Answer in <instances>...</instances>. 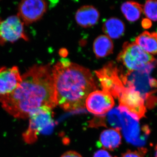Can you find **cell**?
<instances>
[{
    "label": "cell",
    "mask_w": 157,
    "mask_h": 157,
    "mask_svg": "<svg viewBox=\"0 0 157 157\" xmlns=\"http://www.w3.org/2000/svg\"><path fill=\"white\" fill-rule=\"evenodd\" d=\"M47 7V3L44 1H21L18 6L17 16L24 24H30L40 19L45 14Z\"/></svg>",
    "instance_id": "30bf717a"
},
{
    "label": "cell",
    "mask_w": 157,
    "mask_h": 157,
    "mask_svg": "<svg viewBox=\"0 0 157 157\" xmlns=\"http://www.w3.org/2000/svg\"><path fill=\"white\" fill-rule=\"evenodd\" d=\"M121 10L128 21L134 22L140 17L143 8L139 3L134 2H127L122 5Z\"/></svg>",
    "instance_id": "ac0fdd59"
},
{
    "label": "cell",
    "mask_w": 157,
    "mask_h": 157,
    "mask_svg": "<svg viewBox=\"0 0 157 157\" xmlns=\"http://www.w3.org/2000/svg\"><path fill=\"white\" fill-rule=\"evenodd\" d=\"M20 39L28 40L20 18L17 15H13L3 20L0 19V44L14 42Z\"/></svg>",
    "instance_id": "ba28073f"
},
{
    "label": "cell",
    "mask_w": 157,
    "mask_h": 157,
    "mask_svg": "<svg viewBox=\"0 0 157 157\" xmlns=\"http://www.w3.org/2000/svg\"><path fill=\"white\" fill-rule=\"evenodd\" d=\"M143 11L149 19L157 21V1H148L144 6Z\"/></svg>",
    "instance_id": "d6986e66"
},
{
    "label": "cell",
    "mask_w": 157,
    "mask_h": 157,
    "mask_svg": "<svg viewBox=\"0 0 157 157\" xmlns=\"http://www.w3.org/2000/svg\"><path fill=\"white\" fill-rule=\"evenodd\" d=\"M117 60L129 71L144 70L150 63L156 61L151 54L145 52L135 42H125Z\"/></svg>",
    "instance_id": "5b68a950"
},
{
    "label": "cell",
    "mask_w": 157,
    "mask_h": 157,
    "mask_svg": "<svg viewBox=\"0 0 157 157\" xmlns=\"http://www.w3.org/2000/svg\"><path fill=\"white\" fill-rule=\"evenodd\" d=\"M145 153L146 150L144 148H140L138 150L134 151L131 150L127 151L124 153L122 154L120 157H144Z\"/></svg>",
    "instance_id": "ffe728a7"
},
{
    "label": "cell",
    "mask_w": 157,
    "mask_h": 157,
    "mask_svg": "<svg viewBox=\"0 0 157 157\" xmlns=\"http://www.w3.org/2000/svg\"><path fill=\"white\" fill-rule=\"evenodd\" d=\"M52 108L42 107L30 116L29 124L27 130L23 134L26 143H35L41 133L49 132L54 126L53 113Z\"/></svg>",
    "instance_id": "277c9868"
},
{
    "label": "cell",
    "mask_w": 157,
    "mask_h": 157,
    "mask_svg": "<svg viewBox=\"0 0 157 157\" xmlns=\"http://www.w3.org/2000/svg\"><path fill=\"white\" fill-rule=\"evenodd\" d=\"M52 74L57 105L66 110L85 107L87 96L96 89L89 70L63 59L52 68Z\"/></svg>",
    "instance_id": "7a4b0ae2"
},
{
    "label": "cell",
    "mask_w": 157,
    "mask_h": 157,
    "mask_svg": "<svg viewBox=\"0 0 157 157\" xmlns=\"http://www.w3.org/2000/svg\"><path fill=\"white\" fill-rule=\"evenodd\" d=\"M103 30L110 39H117L123 35L125 25L121 20L116 17H112L104 23Z\"/></svg>",
    "instance_id": "e0dca14e"
},
{
    "label": "cell",
    "mask_w": 157,
    "mask_h": 157,
    "mask_svg": "<svg viewBox=\"0 0 157 157\" xmlns=\"http://www.w3.org/2000/svg\"><path fill=\"white\" fill-rule=\"evenodd\" d=\"M100 14L92 6H82L76 12L75 18L77 24L83 28L95 25L99 20Z\"/></svg>",
    "instance_id": "4fadbf2b"
},
{
    "label": "cell",
    "mask_w": 157,
    "mask_h": 157,
    "mask_svg": "<svg viewBox=\"0 0 157 157\" xmlns=\"http://www.w3.org/2000/svg\"><path fill=\"white\" fill-rule=\"evenodd\" d=\"M94 157H113L105 150L101 149L96 152Z\"/></svg>",
    "instance_id": "44dd1931"
},
{
    "label": "cell",
    "mask_w": 157,
    "mask_h": 157,
    "mask_svg": "<svg viewBox=\"0 0 157 157\" xmlns=\"http://www.w3.org/2000/svg\"><path fill=\"white\" fill-rule=\"evenodd\" d=\"M121 135L119 130L110 128L101 132L98 146L109 150H113L120 146L121 143Z\"/></svg>",
    "instance_id": "5bb4252c"
},
{
    "label": "cell",
    "mask_w": 157,
    "mask_h": 157,
    "mask_svg": "<svg viewBox=\"0 0 157 157\" xmlns=\"http://www.w3.org/2000/svg\"><path fill=\"white\" fill-rule=\"evenodd\" d=\"M118 100L120 106L124 107L139 120L145 116L146 112L145 101L140 94L134 90L125 87Z\"/></svg>",
    "instance_id": "8fae6325"
},
{
    "label": "cell",
    "mask_w": 157,
    "mask_h": 157,
    "mask_svg": "<svg viewBox=\"0 0 157 157\" xmlns=\"http://www.w3.org/2000/svg\"><path fill=\"white\" fill-rule=\"evenodd\" d=\"M103 91L118 99L124 90L121 79L120 70L113 63H109L101 70L96 71Z\"/></svg>",
    "instance_id": "8992f818"
},
{
    "label": "cell",
    "mask_w": 157,
    "mask_h": 157,
    "mask_svg": "<svg viewBox=\"0 0 157 157\" xmlns=\"http://www.w3.org/2000/svg\"><path fill=\"white\" fill-rule=\"evenodd\" d=\"M155 157H157V144L156 146L155 155Z\"/></svg>",
    "instance_id": "cb8c5ba5"
},
{
    "label": "cell",
    "mask_w": 157,
    "mask_h": 157,
    "mask_svg": "<svg viewBox=\"0 0 157 157\" xmlns=\"http://www.w3.org/2000/svg\"><path fill=\"white\" fill-rule=\"evenodd\" d=\"M114 105L112 96L103 90L94 91L90 93L85 101V107L87 110L96 115L106 114Z\"/></svg>",
    "instance_id": "9c48e42d"
},
{
    "label": "cell",
    "mask_w": 157,
    "mask_h": 157,
    "mask_svg": "<svg viewBox=\"0 0 157 157\" xmlns=\"http://www.w3.org/2000/svg\"><path fill=\"white\" fill-rule=\"evenodd\" d=\"M21 81L17 67L0 68V97L11 94L19 87Z\"/></svg>",
    "instance_id": "7c38bea8"
},
{
    "label": "cell",
    "mask_w": 157,
    "mask_h": 157,
    "mask_svg": "<svg viewBox=\"0 0 157 157\" xmlns=\"http://www.w3.org/2000/svg\"><path fill=\"white\" fill-rule=\"evenodd\" d=\"M21 77L19 87L10 94L0 97L2 106L9 114L26 118L41 107H56L52 69L49 65H35Z\"/></svg>",
    "instance_id": "6da1fadb"
},
{
    "label": "cell",
    "mask_w": 157,
    "mask_h": 157,
    "mask_svg": "<svg viewBox=\"0 0 157 157\" xmlns=\"http://www.w3.org/2000/svg\"><path fill=\"white\" fill-rule=\"evenodd\" d=\"M121 112V129L127 141L135 145L142 143L143 136L141 133L147 134L149 132H141L139 119L124 107H119Z\"/></svg>",
    "instance_id": "52a82bcc"
},
{
    "label": "cell",
    "mask_w": 157,
    "mask_h": 157,
    "mask_svg": "<svg viewBox=\"0 0 157 157\" xmlns=\"http://www.w3.org/2000/svg\"><path fill=\"white\" fill-rule=\"evenodd\" d=\"M135 43L147 53L157 54V33L144 32L135 39Z\"/></svg>",
    "instance_id": "9a60e30c"
},
{
    "label": "cell",
    "mask_w": 157,
    "mask_h": 157,
    "mask_svg": "<svg viewBox=\"0 0 157 157\" xmlns=\"http://www.w3.org/2000/svg\"><path fill=\"white\" fill-rule=\"evenodd\" d=\"M121 80L124 86L132 89L140 94L145 101L146 107H150L154 103L150 100L157 91V81L144 70L128 71L123 73L120 70Z\"/></svg>",
    "instance_id": "3957f363"
},
{
    "label": "cell",
    "mask_w": 157,
    "mask_h": 157,
    "mask_svg": "<svg viewBox=\"0 0 157 157\" xmlns=\"http://www.w3.org/2000/svg\"><path fill=\"white\" fill-rule=\"evenodd\" d=\"M94 51L98 58L108 56L112 53L113 45L112 40L106 35L97 37L94 43Z\"/></svg>",
    "instance_id": "2e32d148"
},
{
    "label": "cell",
    "mask_w": 157,
    "mask_h": 157,
    "mask_svg": "<svg viewBox=\"0 0 157 157\" xmlns=\"http://www.w3.org/2000/svg\"><path fill=\"white\" fill-rule=\"evenodd\" d=\"M61 157H82V156L77 152L70 151L65 152Z\"/></svg>",
    "instance_id": "7402d4cb"
},
{
    "label": "cell",
    "mask_w": 157,
    "mask_h": 157,
    "mask_svg": "<svg viewBox=\"0 0 157 157\" xmlns=\"http://www.w3.org/2000/svg\"><path fill=\"white\" fill-rule=\"evenodd\" d=\"M142 25L144 28H148L151 25V22L149 20L144 19L142 21Z\"/></svg>",
    "instance_id": "603a6c76"
}]
</instances>
